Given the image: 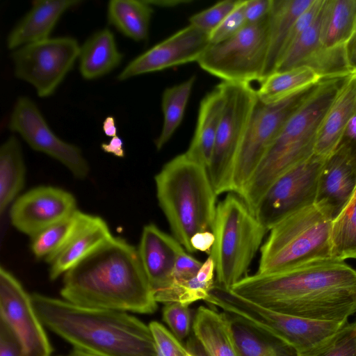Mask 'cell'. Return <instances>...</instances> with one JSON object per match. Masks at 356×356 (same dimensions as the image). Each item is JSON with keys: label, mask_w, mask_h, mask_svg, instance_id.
<instances>
[{"label": "cell", "mask_w": 356, "mask_h": 356, "mask_svg": "<svg viewBox=\"0 0 356 356\" xmlns=\"http://www.w3.org/2000/svg\"><path fill=\"white\" fill-rule=\"evenodd\" d=\"M227 315L239 356H297L293 348L273 336L238 316Z\"/></svg>", "instance_id": "cell-28"}, {"label": "cell", "mask_w": 356, "mask_h": 356, "mask_svg": "<svg viewBox=\"0 0 356 356\" xmlns=\"http://www.w3.org/2000/svg\"><path fill=\"white\" fill-rule=\"evenodd\" d=\"M268 231L237 194L229 193L217 204L213 228L215 241L210 254L216 284L230 289L247 276Z\"/></svg>", "instance_id": "cell-7"}, {"label": "cell", "mask_w": 356, "mask_h": 356, "mask_svg": "<svg viewBox=\"0 0 356 356\" xmlns=\"http://www.w3.org/2000/svg\"><path fill=\"white\" fill-rule=\"evenodd\" d=\"M356 31V0H324L320 40L328 49L344 47Z\"/></svg>", "instance_id": "cell-27"}, {"label": "cell", "mask_w": 356, "mask_h": 356, "mask_svg": "<svg viewBox=\"0 0 356 356\" xmlns=\"http://www.w3.org/2000/svg\"><path fill=\"white\" fill-rule=\"evenodd\" d=\"M244 1L245 0H240L234 9L209 35L210 44H217L232 38L247 24Z\"/></svg>", "instance_id": "cell-40"}, {"label": "cell", "mask_w": 356, "mask_h": 356, "mask_svg": "<svg viewBox=\"0 0 356 356\" xmlns=\"http://www.w3.org/2000/svg\"><path fill=\"white\" fill-rule=\"evenodd\" d=\"M314 0H273L268 16V52L264 79L273 74L290 31Z\"/></svg>", "instance_id": "cell-25"}, {"label": "cell", "mask_w": 356, "mask_h": 356, "mask_svg": "<svg viewBox=\"0 0 356 356\" xmlns=\"http://www.w3.org/2000/svg\"><path fill=\"white\" fill-rule=\"evenodd\" d=\"M76 0H37L13 28L6 40L8 49L38 42L47 38L63 14L80 3Z\"/></svg>", "instance_id": "cell-22"}, {"label": "cell", "mask_w": 356, "mask_h": 356, "mask_svg": "<svg viewBox=\"0 0 356 356\" xmlns=\"http://www.w3.org/2000/svg\"><path fill=\"white\" fill-rule=\"evenodd\" d=\"M356 118V72L350 74L327 111L318 132L314 154H332Z\"/></svg>", "instance_id": "cell-21"}, {"label": "cell", "mask_w": 356, "mask_h": 356, "mask_svg": "<svg viewBox=\"0 0 356 356\" xmlns=\"http://www.w3.org/2000/svg\"><path fill=\"white\" fill-rule=\"evenodd\" d=\"M214 241L213 232L205 231L195 234L191 239V244L194 252L200 251L210 254Z\"/></svg>", "instance_id": "cell-44"}, {"label": "cell", "mask_w": 356, "mask_h": 356, "mask_svg": "<svg viewBox=\"0 0 356 356\" xmlns=\"http://www.w3.org/2000/svg\"><path fill=\"white\" fill-rule=\"evenodd\" d=\"M156 197L173 236L193 253L191 239L200 232H213L216 197L207 168L185 153L167 162L154 177Z\"/></svg>", "instance_id": "cell-5"}, {"label": "cell", "mask_w": 356, "mask_h": 356, "mask_svg": "<svg viewBox=\"0 0 356 356\" xmlns=\"http://www.w3.org/2000/svg\"><path fill=\"white\" fill-rule=\"evenodd\" d=\"M344 53L349 70L356 72V31L346 43Z\"/></svg>", "instance_id": "cell-45"}, {"label": "cell", "mask_w": 356, "mask_h": 356, "mask_svg": "<svg viewBox=\"0 0 356 356\" xmlns=\"http://www.w3.org/2000/svg\"><path fill=\"white\" fill-rule=\"evenodd\" d=\"M80 45L72 37L49 38L13 50L15 76L34 87L38 95L54 94L79 58Z\"/></svg>", "instance_id": "cell-12"}, {"label": "cell", "mask_w": 356, "mask_h": 356, "mask_svg": "<svg viewBox=\"0 0 356 356\" xmlns=\"http://www.w3.org/2000/svg\"><path fill=\"white\" fill-rule=\"evenodd\" d=\"M0 322L17 339L22 356H51L52 348L31 296L3 267L0 268Z\"/></svg>", "instance_id": "cell-15"}, {"label": "cell", "mask_w": 356, "mask_h": 356, "mask_svg": "<svg viewBox=\"0 0 356 356\" xmlns=\"http://www.w3.org/2000/svg\"><path fill=\"white\" fill-rule=\"evenodd\" d=\"M215 273L213 259L209 255L194 277L172 282L168 288L155 293V299L157 302H179L186 306L197 300L204 301L216 283Z\"/></svg>", "instance_id": "cell-32"}, {"label": "cell", "mask_w": 356, "mask_h": 356, "mask_svg": "<svg viewBox=\"0 0 356 356\" xmlns=\"http://www.w3.org/2000/svg\"><path fill=\"white\" fill-rule=\"evenodd\" d=\"M102 129L104 134L108 137L117 136L118 129L115 124V118L111 116H107L103 121Z\"/></svg>", "instance_id": "cell-47"}, {"label": "cell", "mask_w": 356, "mask_h": 356, "mask_svg": "<svg viewBox=\"0 0 356 356\" xmlns=\"http://www.w3.org/2000/svg\"><path fill=\"white\" fill-rule=\"evenodd\" d=\"M137 248L154 294L168 288L172 282L176 260L184 248L174 236L150 223L143 227Z\"/></svg>", "instance_id": "cell-19"}, {"label": "cell", "mask_w": 356, "mask_h": 356, "mask_svg": "<svg viewBox=\"0 0 356 356\" xmlns=\"http://www.w3.org/2000/svg\"><path fill=\"white\" fill-rule=\"evenodd\" d=\"M67 356H99V355H94V354L81 350L80 349L73 348V350L70 353V354Z\"/></svg>", "instance_id": "cell-50"}, {"label": "cell", "mask_w": 356, "mask_h": 356, "mask_svg": "<svg viewBox=\"0 0 356 356\" xmlns=\"http://www.w3.org/2000/svg\"><path fill=\"white\" fill-rule=\"evenodd\" d=\"M324 160L315 154L280 176L259 201L254 214L268 231L290 213L316 200Z\"/></svg>", "instance_id": "cell-13"}, {"label": "cell", "mask_w": 356, "mask_h": 356, "mask_svg": "<svg viewBox=\"0 0 356 356\" xmlns=\"http://www.w3.org/2000/svg\"><path fill=\"white\" fill-rule=\"evenodd\" d=\"M60 294L81 307L144 314L158 303L138 248L115 236L64 274Z\"/></svg>", "instance_id": "cell-2"}, {"label": "cell", "mask_w": 356, "mask_h": 356, "mask_svg": "<svg viewBox=\"0 0 356 356\" xmlns=\"http://www.w3.org/2000/svg\"><path fill=\"white\" fill-rule=\"evenodd\" d=\"M268 44V17L258 23L246 24L225 41L210 44L197 63L202 70L222 81L261 83L264 79Z\"/></svg>", "instance_id": "cell-10"}, {"label": "cell", "mask_w": 356, "mask_h": 356, "mask_svg": "<svg viewBox=\"0 0 356 356\" xmlns=\"http://www.w3.org/2000/svg\"><path fill=\"white\" fill-rule=\"evenodd\" d=\"M186 356H194L193 354H191V353H188V355H186Z\"/></svg>", "instance_id": "cell-51"}, {"label": "cell", "mask_w": 356, "mask_h": 356, "mask_svg": "<svg viewBox=\"0 0 356 356\" xmlns=\"http://www.w3.org/2000/svg\"><path fill=\"white\" fill-rule=\"evenodd\" d=\"M225 104L208 174L218 195L232 193L235 161L257 102L250 83L222 81Z\"/></svg>", "instance_id": "cell-9"}, {"label": "cell", "mask_w": 356, "mask_h": 356, "mask_svg": "<svg viewBox=\"0 0 356 356\" xmlns=\"http://www.w3.org/2000/svg\"><path fill=\"white\" fill-rule=\"evenodd\" d=\"M186 348L194 356H206L202 348L194 336L190 337L188 339Z\"/></svg>", "instance_id": "cell-48"}, {"label": "cell", "mask_w": 356, "mask_h": 356, "mask_svg": "<svg viewBox=\"0 0 356 356\" xmlns=\"http://www.w3.org/2000/svg\"><path fill=\"white\" fill-rule=\"evenodd\" d=\"M209 34L188 24L131 60L118 76L119 81L197 62L209 46Z\"/></svg>", "instance_id": "cell-17"}, {"label": "cell", "mask_w": 356, "mask_h": 356, "mask_svg": "<svg viewBox=\"0 0 356 356\" xmlns=\"http://www.w3.org/2000/svg\"><path fill=\"white\" fill-rule=\"evenodd\" d=\"M101 148L104 152L119 158H123L125 154L123 140L118 135L113 137L108 143H102Z\"/></svg>", "instance_id": "cell-46"}, {"label": "cell", "mask_w": 356, "mask_h": 356, "mask_svg": "<svg viewBox=\"0 0 356 356\" xmlns=\"http://www.w3.org/2000/svg\"><path fill=\"white\" fill-rule=\"evenodd\" d=\"M334 209L323 200L284 216L270 229L260 248L258 274H270L319 258L332 257Z\"/></svg>", "instance_id": "cell-6"}, {"label": "cell", "mask_w": 356, "mask_h": 356, "mask_svg": "<svg viewBox=\"0 0 356 356\" xmlns=\"http://www.w3.org/2000/svg\"><path fill=\"white\" fill-rule=\"evenodd\" d=\"M332 257L356 259V188L332 224Z\"/></svg>", "instance_id": "cell-34"}, {"label": "cell", "mask_w": 356, "mask_h": 356, "mask_svg": "<svg viewBox=\"0 0 356 356\" xmlns=\"http://www.w3.org/2000/svg\"><path fill=\"white\" fill-rule=\"evenodd\" d=\"M202 263L185 250L181 252L175 262L172 273V282H179L194 277Z\"/></svg>", "instance_id": "cell-41"}, {"label": "cell", "mask_w": 356, "mask_h": 356, "mask_svg": "<svg viewBox=\"0 0 356 356\" xmlns=\"http://www.w3.org/2000/svg\"><path fill=\"white\" fill-rule=\"evenodd\" d=\"M230 290L262 307L299 317L347 323L356 313V269L332 257L247 275Z\"/></svg>", "instance_id": "cell-1"}, {"label": "cell", "mask_w": 356, "mask_h": 356, "mask_svg": "<svg viewBox=\"0 0 356 356\" xmlns=\"http://www.w3.org/2000/svg\"><path fill=\"white\" fill-rule=\"evenodd\" d=\"M113 237L103 218L79 211L73 232L49 263V278L54 280L64 275Z\"/></svg>", "instance_id": "cell-20"}, {"label": "cell", "mask_w": 356, "mask_h": 356, "mask_svg": "<svg viewBox=\"0 0 356 356\" xmlns=\"http://www.w3.org/2000/svg\"><path fill=\"white\" fill-rule=\"evenodd\" d=\"M163 320L179 340L188 336L191 327V315L188 306L179 302L165 304L163 309Z\"/></svg>", "instance_id": "cell-38"}, {"label": "cell", "mask_w": 356, "mask_h": 356, "mask_svg": "<svg viewBox=\"0 0 356 356\" xmlns=\"http://www.w3.org/2000/svg\"><path fill=\"white\" fill-rule=\"evenodd\" d=\"M322 78L316 70L306 65L275 72L260 83L257 90V97L265 104L275 102L318 83Z\"/></svg>", "instance_id": "cell-31"}, {"label": "cell", "mask_w": 356, "mask_h": 356, "mask_svg": "<svg viewBox=\"0 0 356 356\" xmlns=\"http://www.w3.org/2000/svg\"><path fill=\"white\" fill-rule=\"evenodd\" d=\"M152 13V6L147 0H111L107 6L108 22L136 42L147 38Z\"/></svg>", "instance_id": "cell-29"}, {"label": "cell", "mask_w": 356, "mask_h": 356, "mask_svg": "<svg viewBox=\"0 0 356 356\" xmlns=\"http://www.w3.org/2000/svg\"><path fill=\"white\" fill-rule=\"evenodd\" d=\"M225 99L220 84L201 100L194 135L185 154L208 168L221 120Z\"/></svg>", "instance_id": "cell-23"}, {"label": "cell", "mask_w": 356, "mask_h": 356, "mask_svg": "<svg viewBox=\"0 0 356 356\" xmlns=\"http://www.w3.org/2000/svg\"><path fill=\"white\" fill-rule=\"evenodd\" d=\"M31 298L43 325L75 348L99 356H158L149 325L128 312L40 293Z\"/></svg>", "instance_id": "cell-3"}, {"label": "cell", "mask_w": 356, "mask_h": 356, "mask_svg": "<svg viewBox=\"0 0 356 356\" xmlns=\"http://www.w3.org/2000/svg\"><path fill=\"white\" fill-rule=\"evenodd\" d=\"M79 211L31 238V249L36 258L42 259L48 263L52 261L73 232Z\"/></svg>", "instance_id": "cell-35"}, {"label": "cell", "mask_w": 356, "mask_h": 356, "mask_svg": "<svg viewBox=\"0 0 356 356\" xmlns=\"http://www.w3.org/2000/svg\"><path fill=\"white\" fill-rule=\"evenodd\" d=\"M192 328L206 356H239L227 313L200 306Z\"/></svg>", "instance_id": "cell-24"}, {"label": "cell", "mask_w": 356, "mask_h": 356, "mask_svg": "<svg viewBox=\"0 0 356 356\" xmlns=\"http://www.w3.org/2000/svg\"><path fill=\"white\" fill-rule=\"evenodd\" d=\"M240 0H224L189 18L191 25L210 34L234 9Z\"/></svg>", "instance_id": "cell-37"}, {"label": "cell", "mask_w": 356, "mask_h": 356, "mask_svg": "<svg viewBox=\"0 0 356 356\" xmlns=\"http://www.w3.org/2000/svg\"><path fill=\"white\" fill-rule=\"evenodd\" d=\"M349 74L323 77L290 117L239 195L254 211L270 185L282 174L314 154L323 118Z\"/></svg>", "instance_id": "cell-4"}, {"label": "cell", "mask_w": 356, "mask_h": 356, "mask_svg": "<svg viewBox=\"0 0 356 356\" xmlns=\"http://www.w3.org/2000/svg\"><path fill=\"white\" fill-rule=\"evenodd\" d=\"M26 166L19 140L9 136L0 147V213L3 215L24 187Z\"/></svg>", "instance_id": "cell-30"}, {"label": "cell", "mask_w": 356, "mask_h": 356, "mask_svg": "<svg viewBox=\"0 0 356 356\" xmlns=\"http://www.w3.org/2000/svg\"><path fill=\"white\" fill-rule=\"evenodd\" d=\"M158 356H186L188 351L179 339L165 327L157 321L149 325Z\"/></svg>", "instance_id": "cell-39"}, {"label": "cell", "mask_w": 356, "mask_h": 356, "mask_svg": "<svg viewBox=\"0 0 356 356\" xmlns=\"http://www.w3.org/2000/svg\"><path fill=\"white\" fill-rule=\"evenodd\" d=\"M304 356H356V322L348 323L321 346Z\"/></svg>", "instance_id": "cell-36"}, {"label": "cell", "mask_w": 356, "mask_h": 356, "mask_svg": "<svg viewBox=\"0 0 356 356\" xmlns=\"http://www.w3.org/2000/svg\"><path fill=\"white\" fill-rule=\"evenodd\" d=\"M0 356H22L17 339L2 322H0Z\"/></svg>", "instance_id": "cell-43"}, {"label": "cell", "mask_w": 356, "mask_h": 356, "mask_svg": "<svg viewBox=\"0 0 356 356\" xmlns=\"http://www.w3.org/2000/svg\"><path fill=\"white\" fill-rule=\"evenodd\" d=\"M317 84L275 102L265 104L257 100L235 161L232 193L240 194L286 122Z\"/></svg>", "instance_id": "cell-11"}, {"label": "cell", "mask_w": 356, "mask_h": 356, "mask_svg": "<svg viewBox=\"0 0 356 356\" xmlns=\"http://www.w3.org/2000/svg\"><path fill=\"white\" fill-rule=\"evenodd\" d=\"M147 2L153 6H160V7H174L178 6L181 3H186L188 1L184 0H147Z\"/></svg>", "instance_id": "cell-49"}, {"label": "cell", "mask_w": 356, "mask_h": 356, "mask_svg": "<svg viewBox=\"0 0 356 356\" xmlns=\"http://www.w3.org/2000/svg\"><path fill=\"white\" fill-rule=\"evenodd\" d=\"M8 126L33 149L57 160L77 179H83L88 177L89 165L81 150L52 131L36 104L29 97L22 96L17 98Z\"/></svg>", "instance_id": "cell-14"}, {"label": "cell", "mask_w": 356, "mask_h": 356, "mask_svg": "<svg viewBox=\"0 0 356 356\" xmlns=\"http://www.w3.org/2000/svg\"><path fill=\"white\" fill-rule=\"evenodd\" d=\"M355 188L356 136L346 134L324 163L316 200L330 204L337 215Z\"/></svg>", "instance_id": "cell-18"}, {"label": "cell", "mask_w": 356, "mask_h": 356, "mask_svg": "<svg viewBox=\"0 0 356 356\" xmlns=\"http://www.w3.org/2000/svg\"><path fill=\"white\" fill-rule=\"evenodd\" d=\"M76 210V201L71 193L58 187L42 186L15 199L10 207V218L16 229L32 238Z\"/></svg>", "instance_id": "cell-16"}, {"label": "cell", "mask_w": 356, "mask_h": 356, "mask_svg": "<svg viewBox=\"0 0 356 356\" xmlns=\"http://www.w3.org/2000/svg\"><path fill=\"white\" fill-rule=\"evenodd\" d=\"M195 77L166 88L162 95L161 108L163 122L161 131L155 140V146L160 150L169 141L184 118Z\"/></svg>", "instance_id": "cell-33"}, {"label": "cell", "mask_w": 356, "mask_h": 356, "mask_svg": "<svg viewBox=\"0 0 356 356\" xmlns=\"http://www.w3.org/2000/svg\"><path fill=\"white\" fill-rule=\"evenodd\" d=\"M273 0H245L244 13L247 24L266 19L270 12Z\"/></svg>", "instance_id": "cell-42"}, {"label": "cell", "mask_w": 356, "mask_h": 356, "mask_svg": "<svg viewBox=\"0 0 356 356\" xmlns=\"http://www.w3.org/2000/svg\"><path fill=\"white\" fill-rule=\"evenodd\" d=\"M209 303L238 316L273 336L304 356L321 346L347 323L314 319L273 311L256 305L230 289L216 286Z\"/></svg>", "instance_id": "cell-8"}, {"label": "cell", "mask_w": 356, "mask_h": 356, "mask_svg": "<svg viewBox=\"0 0 356 356\" xmlns=\"http://www.w3.org/2000/svg\"><path fill=\"white\" fill-rule=\"evenodd\" d=\"M122 58L112 31L107 28L102 29L80 46V74L87 80L100 78L115 69Z\"/></svg>", "instance_id": "cell-26"}]
</instances>
